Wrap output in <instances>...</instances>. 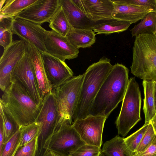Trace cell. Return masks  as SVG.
I'll return each instance as SVG.
<instances>
[{
	"mask_svg": "<svg viewBox=\"0 0 156 156\" xmlns=\"http://www.w3.org/2000/svg\"><path fill=\"white\" fill-rule=\"evenodd\" d=\"M107 118L101 116H88L77 120L72 125L86 144L101 147L104 124Z\"/></svg>",
	"mask_w": 156,
	"mask_h": 156,
	"instance_id": "8fae6325",
	"label": "cell"
},
{
	"mask_svg": "<svg viewBox=\"0 0 156 156\" xmlns=\"http://www.w3.org/2000/svg\"><path fill=\"white\" fill-rule=\"evenodd\" d=\"M132 37L142 34H154L156 32V13L151 12L130 30Z\"/></svg>",
	"mask_w": 156,
	"mask_h": 156,
	"instance_id": "d4e9b609",
	"label": "cell"
},
{
	"mask_svg": "<svg viewBox=\"0 0 156 156\" xmlns=\"http://www.w3.org/2000/svg\"><path fill=\"white\" fill-rule=\"evenodd\" d=\"M101 153L106 156H133L127 147L124 138L118 135L103 144Z\"/></svg>",
	"mask_w": 156,
	"mask_h": 156,
	"instance_id": "7402d4cb",
	"label": "cell"
},
{
	"mask_svg": "<svg viewBox=\"0 0 156 156\" xmlns=\"http://www.w3.org/2000/svg\"><path fill=\"white\" fill-rule=\"evenodd\" d=\"M21 133L19 130L6 142L0 150V156H14L20 143Z\"/></svg>",
	"mask_w": 156,
	"mask_h": 156,
	"instance_id": "f1b7e54d",
	"label": "cell"
},
{
	"mask_svg": "<svg viewBox=\"0 0 156 156\" xmlns=\"http://www.w3.org/2000/svg\"><path fill=\"white\" fill-rule=\"evenodd\" d=\"M44 156H62L51 151L47 150Z\"/></svg>",
	"mask_w": 156,
	"mask_h": 156,
	"instance_id": "74e56055",
	"label": "cell"
},
{
	"mask_svg": "<svg viewBox=\"0 0 156 156\" xmlns=\"http://www.w3.org/2000/svg\"><path fill=\"white\" fill-rule=\"evenodd\" d=\"M132 23L129 21L112 19L98 22L93 29L96 34L108 35L126 30Z\"/></svg>",
	"mask_w": 156,
	"mask_h": 156,
	"instance_id": "603a6c76",
	"label": "cell"
},
{
	"mask_svg": "<svg viewBox=\"0 0 156 156\" xmlns=\"http://www.w3.org/2000/svg\"><path fill=\"white\" fill-rule=\"evenodd\" d=\"M131 73L141 79L156 81V40L152 34L135 37Z\"/></svg>",
	"mask_w": 156,
	"mask_h": 156,
	"instance_id": "277c9868",
	"label": "cell"
},
{
	"mask_svg": "<svg viewBox=\"0 0 156 156\" xmlns=\"http://www.w3.org/2000/svg\"><path fill=\"white\" fill-rule=\"evenodd\" d=\"M98 156H106L101 153Z\"/></svg>",
	"mask_w": 156,
	"mask_h": 156,
	"instance_id": "b9f144b4",
	"label": "cell"
},
{
	"mask_svg": "<svg viewBox=\"0 0 156 156\" xmlns=\"http://www.w3.org/2000/svg\"><path fill=\"white\" fill-rule=\"evenodd\" d=\"M101 153V147L86 144L79 147L70 156H98Z\"/></svg>",
	"mask_w": 156,
	"mask_h": 156,
	"instance_id": "836d02e7",
	"label": "cell"
},
{
	"mask_svg": "<svg viewBox=\"0 0 156 156\" xmlns=\"http://www.w3.org/2000/svg\"><path fill=\"white\" fill-rule=\"evenodd\" d=\"M154 105L156 112V81L154 82Z\"/></svg>",
	"mask_w": 156,
	"mask_h": 156,
	"instance_id": "ab89813d",
	"label": "cell"
},
{
	"mask_svg": "<svg viewBox=\"0 0 156 156\" xmlns=\"http://www.w3.org/2000/svg\"><path fill=\"white\" fill-rule=\"evenodd\" d=\"M26 51V43L22 40L13 41L4 49L0 59V87L2 91L11 84L12 72Z\"/></svg>",
	"mask_w": 156,
	"mask_h": 156,
	"instance_id": "30bf717a",
	"label": "cell"
},
{
	"mask_svg": "<svg viewBox=\"0 0 156 156\" xmlns=\"http://www.w3.org/2000/svg\"><path fill=\"white\" fill-rule=\"evenodd\" d=\"M46 30L41 25L25 19L14 17L12 31L21 40L32 43L41 52H46L44 44Z\"/></svg>",
	"mask_w": 156,
	"mask_h": 156,
	"instance_id": "4fadbf2b",
	"label": "cell"
},
{
	"mask_svg": "<svg viewBox=\"0 0 156 156\" xmlns=\"http://www.w3.org/2000/svg\"><path fill=\"white\" fill-rule=\"evenodd\" d=\"M150 122L151 123L156 134V114L152 118Z\"/></svg>",
	"mask_w": 156,
	"mask_h": 156,
	"instance_id": "f35d334b",
	"label": "cell"
},
{
	"mask_svg": "<svg viewBox=\"0 0 156 156\" xmlns=\"http://www.w3.org/2000/svg\"><path fill=\"white\" fill-rule=\"evenodd\" d=\"M105 56L90 66L84 74L73 122L88 116L90 108L102 83L113 67Z\"/></svg>",
	"mask_w": 156,
	"mask_h": 156,
	"instance_id": "3957f363",
	"label": "cell"
},
{
	"mask_svg": "<svg viewBox=\"0 0 156 156\" xmlns=\"http://www.w3.org/2000/svg\"><path fill=\"white\" fill-rule=\"evenodd\" d=\"M60 6L59 0H37L14 17L41 25L49 22Z\"/></svg>",
	"mask_w": 156,
	"mask_h": 156,
	"instance_id": "5bb4252c",
	"label": "cell"
},
{
	"mask_svg": "<svg viewBox=\"0 0 156 156\" xmlns=\"http://www.w3.org/2000/svg\"><path fill=\"white\" fill-rule=\"evenodd\" d=\"M154 82L144 80L143 81L144 95L143 110L145 117V125L148 124L156 114L154 96Z\"/></svg>",
	"mask_w": 156,
	"mask_h": 156,
	"instance_id": "44dd1931",
	"label": "cell"
},
{
	"mask_svg": "<svg viewBox=\"0 0 156 156\" xmlns=\"http://www.w3.org/2000/svg\"><path fill=\"white\" fill-rule=\"evenodd\" d=\"M122 101L120 112L115 124L118 134L124 137L141 119V93L135 77H131L129 80Z\"/></svg>",
	"mask_w": 156,
	"mask_h": 156,
	"instance_id": "5b68a950",
	"label": "cell"
},
{
	"mask_svg": "<svg viewBox=\"0 0 156 156\" xmlns=\"http://www.w3.org/2000/svg\"><path fill=\"white\" fill-rule=\"evenodd\" d=\"M13 34L12 30L0 27V44L4 49L13 41Z\"/></svg>",
	"mask_w": 156,
	"mask_h": 156,
	"instance_id": "e575fe53",
	"label": "cell"
},
{
	"mask_svg": "<svg viewBox=\"0 0 156 156\" xmlns=\"http://www.w3.org/2000/svg\"><path fill=\"white\" fill-rule=\"evenodd\" d=\"M154 36V37H155V39H156V32H155V33L154 34H153Z\"/></svg>",
	"mask_w": 156,
	"mask_h": 156,
	"instance_id": "7bdbcfd3",
	"label": "cell"
},
{
	"mask_svg": "<svg viewBox=\"0 0 156 156\" xmlns=\"http://www.w3.org/2000/svg\"><path fill=\"white\" fill-rule=\"evenodd\" d=\"M44 44L47 53L64 62L77 58L79 52L66 36L52 30L45 32Z\"/></svg>",
	"mask_w": 156,
	"mask_h": 156,
	"instance_id": "7c38bea8",
	"label": "cell"
},
{
	"mask_svg": "<svg viewBox=\"0 0 156 156\" xmlns=\"http://www.w3.org/2000/svg\"><path fill=\"white\" fill-rule=\"evenodd\" d=\"M112 17L114 19L127 21L135 23L153 12L147 8L134 5L115 4Z\"/></svg>",
	"mask_w": 156,
	"mask_h": 156,
	"instance_id": "d6986e66",
	"label": "cell"
},
{
	"mask_svg": "<svg viewBox=\"0 0 156 156\" xmlns=\"http://www.w3.org/2000/svg\"><path fill=\"white\" fill-rule=\"evenodd\" d=\"M23 40L26 43L27 51L31 59L40 96L43 100L45 96L52 90V87L46 75L41 52L30 41Z\"/></svg>",
	"mask_w": 156,
	"mask_h": 156,
	"instance_id": "e0dca14e",
	"label": "cell"
},
{
	"mask_svg": "<svg viewBox=\"0 0 156 156\" xmlns=\"http://www.w3.org/2000/svg\"><path fill=\"white\" fill-rule=\"evenodd\" d=\"M155 156H156V155Z\"/></svg>",
	"mask_w": 156,
	"mask_h": 156,
	"instance_id": "f6af8a7d",
	"label": "cell"
},
{
	"mask_svg": "<svg viewBox=\"0 0 156 156\" xmlns=\"http://www.w3.org/2000/svg\"><path fill=\"white\" fill-rule=\"evenodd\" d=\"M148 125V124H144L142 127L136 132L126 138H124L127 147L133 155L140 143Z\"/></svg>",
	"mask_w": 156,
	"mask_h": 156,
	"instance_id": "f546056e",
	"label": "cell"
},
{
	"mask_svg": "<svg viewBox=\"0 0 156 156\" xmlns=\"http://www.w3.org/2000/svg\"><path fill=\"white\" fill-rule=\"evenodd\" d=\"M129 72L122 64L113 65L90 108L88 116L108 117L123 99L129 83Z\"/></svg>",
	"mask_w": 156,
	"mask_h": 156,
	"instance_id": "6da1fadb",
	"label": "cell"
},
{
	"mask_svg": "<svg viewBox=\"0 0 156 156\" xmlns=\"http://www.w3.org/2000/svg\"><path fill=\"white\" fill-rule=\"evenodd\" d=\"M156 155V136L153 140L142 152L133 156H155Z\"/></svg>",
	"mask_w": 156,
	"mask_h": 156,
	"instance_id": "d590c367",
	"label": "cell"
},
{
	"mask_svg": "<svg viewBox=\"0 0 156 156\" xmlns=\"http://www.w3.org/2000/svg\"><path fill=\"white\" fill-rule=\"evenodd\" d=\"M59 114L57 102L52 90L43 99L37 121L41 127L37 138L35 156H44L46 152L44 147L46 141L58 128Z\"/></svg>",
	"mask_w": 156,
	"mask_h": 156,
	"instance_id": "52a82bcc",
	"label": "cell"
},
{
	"mask_svg": "<svg viewBox=\"0 0 156 156\" xmlns=\"http://www.w3.org/2000/svg\"><path fill=\"white\" fill-rule=\"evenodd\" d=\"M6 0H1L0 2V11L3 7V6L5 3Z\"/></svg>",
	"mask_w": 156,
	"mask_h": 156,
	"instance_id": "60d3db41",
	"label": "cell"
},
{
	"mask_svg": "<svg viewBox=\"0 0 156 156\" xmlns=\"http://www.w3.org/2000/svg\"><path fill=\"white\" fill-rule=\"evenodd\" d=\"M59 1L60 5L73 28L93 30L98 22H95L88 18L72 0H59Z\"/></svg>",
	"mask_w": 156,
	"mask_h": 156,
	"instance_id": "ac0fdd59",
	"label": "cell"
},
{
	"mask_svg": "<svg viewBox=\"0 0 156 156\" xmlns=\"http://www.w3.org/2000/svg\"><path fill=\"white\" fill-rule=\"evenodd\" d=\"M48 79L55 88L73 76L72 70L64 61L47 52H41Z\"/></svg>",
	"mask_w": 156,
	"mask_h": 156,
	"instance_id": "9a60e30c",
	"label": "cell"
},
{
	"mask_svg": "<svg viewBox=\"0 0 156 156\" xmlns=\"http://www.w3.org/2000/svg\"><path fill=\"white\" fill-rule=\"evenodd\" d=\"M37 0H7L0 11V16L15 17Z\"/></svg>",
	"mask_w": 156,
	"mask_h": 156,
	"instance_id": "484cf974",
	"label": "cell"
},
{
	"mask_svg": "<svg viewBox=\"0 0 156 156\" xmlns=\"http://www.w3.org/2000/svg\"><path fill=\"white\" fill-rule=\"evenodd\" d=\"M0 117L2 122L4 144L19 130L20 127L16 121L6 113L0 105Z\"/></svg>",
	"mask_w": 156,
	"mask_h": 156,
	"instance_id": "4316f807",
	"label": "cell"
},
{
	"mask_svg": "<svg viewBox=\"0 0 156 156\" xmlns=\"http://www.w3.org/2000/svg\"><path fill=\"white\" fill-rule=\"evenodd\" d=\"M13 80L20 83L34 101L41 105L43 100L40 96L33 64L27 51L12 72L11 82Z\"/></svg>",
	"mask_w": 156,
	"mask_h": 156,
	"instance_id": "9c48e42d",
	"label": "cell"
},
{
	"mask_svg": "<svg viewBox=\"0 0 156 156\" xmlns=\"http://www.w3.org/2000/svg\"><path fill=\"white\" fill-rule=\"evenodd\" d=\"M36 137L28 143L19 146L14 156H35L37 148Z\"/></svg>",
	"mask_w": 156,
	"mask_h": 156,
	"instance_id": "d6a6232c",
	"label": "cell"
},
{
	"mask_svg": "<svg viewBox=\"0 0 156 156\" xmlns=\"http://www.w3.org/2000/svg\"><path fill=\"white\" fill-rule=\"evenodd\" d=\"M96 34L93 30L72 28L66 37L75 48L90 47L95 42Z\"/></svg>",
	"mask_w": 156,
	"mask_h": 156,
	"instance_id": "ffe728a7",
	"label": "cell"
},
{
	"mask_svg": "<svg viewBox=\"0 0 156 156\" xmlns=\"http://www.w3.org/2000/svg\"><path fill=\"white\" fill-rule=\"evenodd\" d=\"M86 144L72 125H65L56 130L46 142L44 148L62 156H70Z\"/></svg>",
	"mask_w": 156,
	"mask_h": 156,
	"instance_id": "ba28073f",
	"label": "cell"
},
{
	"mask_svg": "<svg viewBox=\"0 0 156 156\" xmlns=\"http://www.w3.org/2000/svg\"><path fill=\"white\" fill-rule=\"evenodd\" d=\"M0 105L20 128L37 121L41 105H37L23 87L13 80L3 92Z\"/></svg>",
	"mask_w": 156,
	"mask_h": 156,
	"instance_id": "7a4b0ae2",
	"label": "cell"
},
{
	"mask_svg": "<svg viewBox=\"0 0 156 156\" xmlns=\"http://www.w3.org/2000/svg\"><path fill=\"white\" fill-rule=\"evenodd\" d=\"M91 20L98 22L114 19L115 4L112 0H72Z\"/></svg>",
	"mask_w": 156,
	"mask_h": 156,
	"instance_id": "2e32d148",
	"label": "cell"
},
{
	"mask_svg": "<svg viewBox=\"0 0 156 156\" xmlns=\"http://www.w3.org/2000/svg\"><path fill=\"white\" fill-rule=\"evenodd\" d=\"M156 136L153 126L150 122L140 143L133 156L143 152L151 144Z\"/></svg>",
	"mask_w": 156,
	"mask_h": 156,
	"instance_id": "4dcf8cb0",
	"label": "cell"
},
{
	"mask_svg": "<svg viewBox=\"0 0 156 156\" xmlns=\"http://www.w3.org/2000/svg\"><path fill=\"white\" fill-rule=\"evenodd\" d=\"M41 127V122L36 121L20 128L21 136L19 146L23 145L38 137Z\"/></svg>",
	"mask_w": 156,
	"mask_h": 156,
	"instance_id": "83f0119b",
	"label": "cell"
},
{
	"mask_svg": "<svg viewBox=\"0 0 156 156\" xmlns=\"http://www.w3.org/2000/svg\"></svg>",
	"mask_w": 156,
	"mask_h": 156,
	"instance_id": "ee69618b",
	"label": "cell"
},
{
	"mask_svg": "<svg viewBox=\"0 0 156 156\" xmlns=\"http://www.w3.org/2000/svg\"><path fill=\"white\" fill-rule=\"evenodd\" d=\"M115 4L144 7L156 13V0H112Z\"/></svg>",
	"mask_w": 156,
	"mask_h": 156,
	"instance_id": "1f68e13d",
	"label": "cell"
},
{
	"mask_svg": "<svg viewBox=\"0 0 156 156\" xmlns=\"http://www.w3.org/2000/svg\"><path fill=\"white\" fill-rule=\"evenodd\" d=\"M48 23L52 30L64 36H66L72 28L60 5Z\"/></svg>",
	"mask_w": 156,
	"mask_h": 156,
	"instance_id": "cb8c5ba5",
	"label": "cell"
},
{
	"mask_svg": "<svg viewBox=\"0 0 156 156\" xmlns=\"http://www.w3.org/2000/svg\"><path fill=\"white\" fill-rule=\"evenodd\" d=\"M84 74L73 76L59 86L52 89L56 99L59 114L58 128L72 125L73 117L79 99Z\"/></svg>",
	"mask_w": 156,
	"mask_h": 156,
	"instance_id": "8992f818",
	"label": "cell"
},
{
	"mask_svg": "<svg viewBox=\"0 0 156 156\" xmlns=\"http://www.w3.org/2000/svg\"><path fill=\"white\" fill-rule=\"evenodd\" d=\"M4 136L2 122L0 117V150L2 148L4 144Z\"/></svg>",
	"mask_w": 156,
	"mask_h": 156,
	"instance_id": "8d00e7d4",
	"label": "cell"
}]
</instances>
